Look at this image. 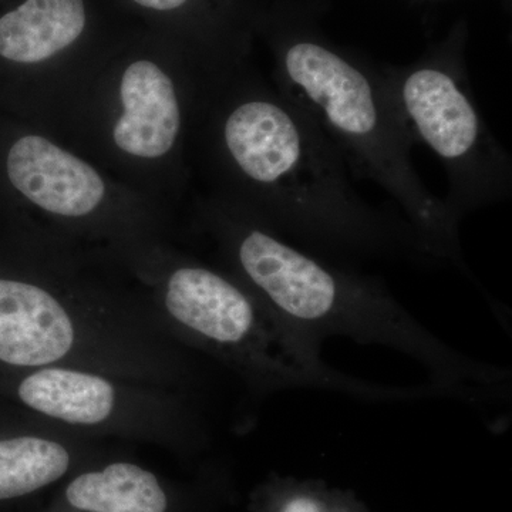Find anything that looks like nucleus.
Returning a JSON list of instances; mask_svg holds the SVG:
<instances>
[{
  "instance_id": "nucleus-1",
  "label": "nucleus",
  "mask_w": 512,
  "mask_h": 512,
  "mask_svg": "<svg viewBox=\"0 0 512 512\" xmlns=\"http://www.w3.org/2000/svg\"><path fill=\"white\" fill-rule=\"evenodd\" d=\"M220 140L259 222L276 234L330 258L440 262L406 218L356 191L335 150L281 92L239 99Z\"/></svg>"
},
{
  "instance_id": "nucleus-2",
  "label": "nucleus",
  "mask_w": 512,
  "mask_h": 512,
  "mask_svg": "<svg viewBox=\"0 0 512 512\" xmlns=\"http://www.w3.org/2000/svg\"><path fill=\"white\" fill-rule=\"evenodd\" d=\"M229 254L244 285L296 338L322 352L346 338L412 357L430 383L478 409L511 397L507 367L480 362L437 338L379 281L329 261L261 222L228 225Z\"/></svg>"
},
{
  "instance_id": "nucleus-3",
  "label": "nucleus",
  "mask_w": 512,
  "mask_h": 512,
  "mask_svg": "<svg viewBox=\"0 0 512 512\" xmlns=\"http://www.w3.org/2000/svg\"><path fill=\"white\" fill-rule=\"evenodd\" d=\"M276 45L279 92L312 121L348 170L379 185L399 205L440 262L468 274L460 221L417 173L412 161L416 141L384 70L308 29L288 26Z\"/></svg>"
},
{
  "instance_id": "nucleus-4",
  "label": "nucleus",
  "mask_w": 512,
  "mask_h": 512,
  "mask_svg": "<svg viewBox=\"0 0 512 512\" xmlns=\"http://www.w3.org/2000/svg\"><path fill=\"white\" fill-rule=\"evenodd\" d=\"M407 128L436 154L447 174L443 198L458 221L507 200L510 154L478 109L461 60L451 53L383 69Z\"/></svg>"
},
{
  "instance_id": "nucleus-5",
  "label": "nucleus",
  "mask_w": 512,
  "mask_h": 512,
  "mask_svg": "<svg viewBox=\"0 0 512 512\" xmlns=\"http://www.w3.org/2000/svg\"><path fill=\"white\" fill-rule=\"evenodd\" d=\"M82 342L79 319L55 295L28 282L0 279V362L56 366Z\"/></svg>"
},
{
  "instance_id": "nucleus-6",
  "label": "nucleus",
  "mask_w": 512,
  "mask_h": 512,
  "mask_svg": "<svg viewBox=\"0 0 512 512\" xmlns=\"http://www.w3.org/2000/svg\"><path fill=\"white\" fill-rule=\"evenodd\" d=\"M10 183L50 214L84 217L99 207L106 185L79 157L40 136L20 138L8 154Z\"/></svg>"
},
{
  "instance_id": "nucleus-7",
  "label": "nucleus",
  "mask_w": 512,
  "mask_h": 512,
  "mask_svg": "<svg viewBox=\"0 0 512 512\" xmlns=\"http://www.w3.org/2000/svg\"><path fill=\"white\" fill-rule=\"evenodd\" d=\"M124 111L113 136L124 153L141 158L164 156L177 141L181 109L175 87L156 63L138 60L121 77Z\"/></svg>"
},
{
  "instance_id": "nucleus-8",
  "label": "nucleus",
  "mask_w": 512,
  "mask_h": 512,
  "mask_svg": "<svg viewBox=\"0 0 512 512\" xmlns=\"http://www.w3.org/2000/svg\"><path fill=\"white\" fill-rule=\"evenodd\" d=\"M18 394L36 413L76 427L104 426L124 406L123 390L109 377L62 365L35 369Z\"/></svg>"
},
{
  "instance_id": "nucleus-9",
  "label": "nucleus",
  "mask_w": 512,
  "mask_h": 512,
  "mask_svg": "<svg viewBox=\"0 0 512 512\" xmlns=\"http://www.w3.org/2000/svg\"><path fill=\"white\" fill-rule=\"evenodd\" d=\"M84 26L83 0H26L0 19V56L43 62L76 42Z\"/></svg>"
},
{
  "instance_id": "nucleus-10",
  "label": "nucleus",
  "mask_w": 512,
  "mask_h": 512,
  "mask_svg": "<svg viewBox=\"0 0 512 512\" xmlns=\"http://www.w3.org/2000/svg\"><path fill=\"white\" fill-rule=\"evenodd\" d=\"M67 503L84 512H167L168 498L151 471L113 463L87 471L66 488Z\"/></svg>"
},
{
  "instance_id": "nucleus-11",
  "label": "nucleus",
  "mask_w": 512,
  "mask_h": 512,
  "mask_svg": "<svg viewBox=\"0 0 512 512\" xmlns=\"http://www.w3.org/2000/svg\"><path fill=\"white\" fill-rule=\"evenodd\" d=\"M70 451L59 441L39 436L0 440V500L35 493L66 476Z\"/></svg>"
},
{
  "instance_id": "nucleus-12",
  "label": "nucleus",
  "mask_w": 512,
  "mask_h": 512,
  "mask_svg": "<svg viewBox=\"0 0 512 512\" xmlns=\"http://www.w3.org/2000/svg\"><path fill=\"white\" fill-rule=\"evenodd\" d=\"M276 512H333L326 498L319 497L313 491H292L279 504Z\"/></svg>"
},
{
  "instance_id": "nucleus-13",
  "label": "nucleus",
  "mask_w": 512,
  "mask_h": 512,
  "mask_svg": "<svg viewBox=\"0 0 512 512\" xmlns=\"http://www.w3.org/2000/svg\"><path fill=\"white\" fill-rule=\"evenodd\" d=\"M144 8L154 10H174L184 6L188 0H134Z\"/></svg>"
}]
</instances>
